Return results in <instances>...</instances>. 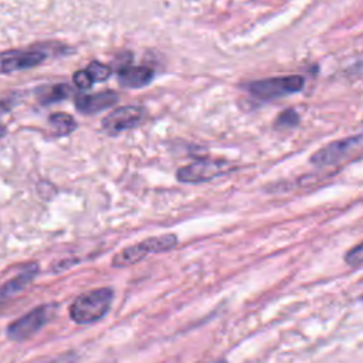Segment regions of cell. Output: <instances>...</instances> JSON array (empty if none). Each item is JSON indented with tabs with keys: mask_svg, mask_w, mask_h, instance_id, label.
Listing matches in <instances>:
<instances>
[{
	"mask_svg": "<svg viewBox=\"0 0 363 363\" xmlns=\"http://www.w3.org/2000/svg\"><path fill=\"white\" fill-rule=\"evenodd\" d=\"M155 72L143 65H125L118 71V81L126 88H142L152 82Z\"/></svg>",
	"mask_w": 363,
	"mask_h": 363,
	"instance_id": "obj_11",
	"label": "cell"
},
{
	"mask_svg": "<svg viewBox=\"0 0 363 363\" xmlns=\"http://www.w3.org/2000/svg\"><path fill=\"white\" fill-rule=\"evenodd\" d=\"M299 123V115L295 109H286L284 111L277 119H275V128H294Z\"/></svg>",
	"mask_w": 363,
	"mask_h": 363,
	"instance_id": "obj_15",
	"label": "cell"
},
{
	"mask_svg": "<svg viewBox=\"0 0 363 363\" xmlns=\"http://www.w3.org/2000/svg\"><path fill=\"white\" fill-rule=\"evenodd\" d=\"M85 69L88 71V74L91 75L94 82H102V81L108 79L112 74L111 67L106 64H102L99 61H91Z\"/></svg>",
	"mask_w": 363,
	"mask_h": 363,
	"instance_id": "obj_14",
	"label": "cell"
},
{
	"mask_svg": "<svg viewBox=\"0 0 363 363\" xmlns=\"http://www.w3.org/2000/svg\"><path fill=\"white\" fill-rule=\"evenodd\" d=\"M72 81H74L75 86L79 88V89H82V91L89 89V88L92 86V84H94V81H92V78H91V75L88 74L86 69L77 71V72L74 74V77H72Z\"/></svg>",
	"mask_w": 363,
	"mask_h": 363,
	"instance_id": "obj_17",
	"label": "cell"
},
{
	"mask_svg": "<svg viewBox=\"0 0 363 363\" xmlns=\"http://www.w3.org/2000/svg\"><path fill=\"white\" fill-rule=\"evenodd\" d=\"M119 99V95L111 89L91 94V95H78L75 98V108L82 113H95L112 106Z\"/></svg>",
	"mask_w": 363,
	"mask_h": 363,
	"instance_id": "obj_9",
	"label": "cell"
},
{
	"mask_svg": "<svg viewBox=\"0 0 363 363\" xmlns=\"http://www.w3.org/2000/svg\"><path fill=\"white\" fill-rule=\"evenodd\" d=\"M234 170V164L227 160L199 159L177 170L176 177L182 183H204Z\"/></svg>",
	"mask_w": 363,
	"mask_h": 363,
	"instance_id": "obj_4",
	"label": "cell"
},
{
	"mask_svg": "<svg viewBox=\"0 0 363 363\" xmlns=\"http://www.w3.org/2000/svg\"><path fill=\"white\" fill-rule=\"evenodd\" d=\"M48 57V52L38 47L24 50H6L0 52V74H10L20 69H28L40 65Z\"/></svg>",
	"mask_w": 363,
	"mask_h": 363,
	"instance_id": "obj_6",
	"label": "cell"
},
{
	"mask_svg": "<svg viewBox=\"0 0 363 363\" xmlns=\"http://www.w3.org/2000/svg\"><path fill=\"white\" fill-rule=\"evenodd\" d=\"M345 262L350 267L363 265V241L345 254Z\"/></svg>",
	"mask_w": 363,
	"mask_h": 363,
	"instance_id": "obj_16",
	"label": "cell"
},
{
	"mask_svg": "<svg viewBox=\"0 0 363 363\" xmlns=\"http://www.w3.org/2000/svg\"><path fill=\"white\" fill-rule=\"evenodd\" d=\"M3 133H4V128L0 125V138H1V135H3Z\"/></svg>",
	"mask_w": 363,
	"mask_h": 363,
	"instance_id": "obj_18",
	"label": "cell"
},
{
	"mask_svg": "<svg viewBox=\"0 0 363 363\" xmlns=\"http://www.w3.org/2000/svg\"><path fill=\"white\" fill-rule=\"evenodd\" d=\"M72 92V88L68 84H57L52 85L51 88L45 89L40 98L41 104H52V102H58L62 101L65 98H68Z\"/></svg>",
	"mask_w": 363,
	"mask_h": 363,
	"instance_id": "obj_13",
	"label": "cell"
},
{
	"mask_svg": "<svg viewBox=\"0 0 363 363\" xmlns=\"http://www.w3.org/2000/svg\"><path fill=\"white\" fill-rule=\"evenodd\" d=\"M113 291L108 286L92 289L79 295L69 308L71 319L79 325L94 323L102 319L111 308Z\"/></svg>",
	"mask_w": 363,
	"mask_h": 363,
	"instance_id": "obj_1",
	"label": "cell"
},
{
	"mask_svg": "<svg viewBox=\"0 0 363 363\" xmlns=\"http://www.w3.org/2000/svg\"><path fill=\"white\" fill-rule=\"evenodd\" d=\"M38 272V265L37 264H30L24 271H21L18 275L7 281L4 285L0 286V308L10 301L14 295L21 292L37 275Z\"/></svg>",
	"mask_w": 363,
	"mask_h": 363,
	"instance_id": "obj_10",
	"label": "cell"
},
{
	"mask_svg": "<svg viewBox=\"0 0 363 363\" xmlns=\"http://www.w3.org/2000/svg\"><path fill=\"white\" fill-rule=\"evenodd\" d=\"M52 311L54 308L50 305H41L30 311L28 313L23 315L21 318L9 325L7 336L16 342L27 340L48 322L50 316L52 315Z\"/></svg>",
	"mask_w": 363,
	"mask_h": 363,
	"instance_id": "obj_5",
	"label": "cell"
},
{
	"mask_svg": "<svg viewBox=\"0 0 363 363\" xmlns=\"http://www.w3.org/2000/svg\"><path fill=\"white\" fill-rule=\"evenodd\" d=\"M48 122H50V126H51L54 135H57V136H67L77 129V121L71 115L64 113V112L52 113L50 116Z\"/></svg>",
	"mask_w": 363,
	"mask_h": 363,
	"instance_id": "obj_12",
	"label": "cell"
},
{
	"mask_svg": "<svg viewBox=\"0 0 363 363\" xmlns=\"http://www.w3.org/2000/svg\"><path fill=\"white\" fill-rule=\"evenodd\" d=\"M177 245V237L174 234H163L157 237H149L138 244L129 245L123 248L121 252H118L113 259L112 265L115 268H125L130 267L133 264H138L142 261L145 257L150 254H157V252H164L170 251Z\"/></svg>",
	"mask_w": 363,
	"mask_h": 363,
	"instance_id": "obj_2",
	"label": "cell"
},
{
	"mask_svg": "<svg viewBox=\"0 0 363 363\" xmlns=\"http://www.w3.org/2000/svg\"><path fill=\"white\" fill-rule=\"evenodd\" d=\"M360 140H362V136H352V138H345V139L330 142L329 145L315 152L309 160L315 166L333 164L342 157H345Z\"/></svg>",
	"mask_w": 363,
	"mask_h": 363,
	"instance_id": "obj_8",
	"label": "cell"
},
{
	"mask_svg": "<svg viewBox=\"0 0 363 363\" xmlns=\"http://www.w3.org/2000/svg\"><path fill=\"white\" fill-rule=\"evenodd\" d=\"M145 118V109L138 105L119 106L102 119V129L109 135L136 128Z\"/></svg>",
	"mask_w": 363,
	"mask_h": 363,
	"instance_id": "obj_7",
	"label": "cell"
},
{
	"mask_svg": "<svg viewBox=\"0 0 363 363\" xmlns=\"http://www.w3.org/2000/svg\"><path fill=\"white\" fill-rule=\"evenodd\" d=\"M305 85V79L301 75H285L252 81L247 85V91L262 101H271L282 98L285 95L299 92Z\"/></svg>",
	"mask_w": 363,
	"mask_h": 363,
	"instance_id": "obj_3",
	"label": "cell"
}]
</instances>
